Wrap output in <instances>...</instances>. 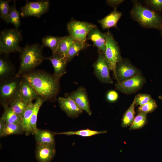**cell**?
I'll return each mask as SVG.
<instances>
[{"label":"cell","mask_w":162,"mask_h":162,"mask_svg":"<svg viewBox=\"0 0 162 162\" xmlns=\"http://www.w3.org/2000/svg\"><path fill=\"white\" fill-rule=\"evenodd\" d=\"M38 96L46 100L54 97L59 88V80L44 72L36 71L23 75Z\"/></svg>","instance_id":"cell-1"},{"label":"cell","mask_w":162,"mask_h":162,"mask_svg":"<svg viewBox=\"0 0 162 162\" xmlns=\"http://www.w3.org/2000/svg\"><path fill=\"white\" fill-rule=\"evenodd\" d=\"M133 6L130 12L132 19L142 26L162 30V16L142 5L137 1H133Z\"/></svg>","instance_id":"cell-2"},{"label":"cell","mask_w":162,"mask_h":162,"mask_svg":"<svg viewBox=\"0 0 162 162\" xmlns=\"http://www.w3.org/2000/svg\"><path fill=\"white\" fill-rule=\"evenodd\" d=\"M43 48L41 45L38 44H27L22 48L20 52V67L16 76L19 77L23 73L32 70L41 63L45 58L42 54Z\"/></svg>","instance_id":"cell-3"},{"label":"cell","mask_w":162,"mask_h":162,"mask_svg":"<svg viewBox=\"0 0 162 162\" xmlns=\"http://www.w3.org/2000/svg\"><path fill=\"white\" fill-rule=\"evenodd\" d=\"M22 39L21 32L18 29H5L2 31L0 34V54L20 52L22 48L19 46V44Z\"/></svg>","instance_id":"cell-4"},{"label":"cell","mask_w":162,"mask_h":162,"mask_svg":"<svg viewBox=\"0 0 162 162\" xmlns=\"http://www.w3.org/2000/svg\"><path fill=\"white\" fill-rule=\"evenodd\" d=\"M106 37L105 50L104 54L115 78L117 63L122 58L119 46L111 32L109 30L105 33Z\"/></svg>","instance_id":"cell-5"},{"label":"cell","mask_w":162,"mask_h":162,"mask_svg":"<svg viewBox=\"0 0 162 162\" xmlns=\"http://www.w3.org/2000/svg\"><path fill=\"white\" fill-rule=\"evenodd\" d=\"M96 26L85 21L72 18L67 25V28L70 35L75 41L86 42L89 31Z\"/></svg>","instance_id":"cell-6"},{"label":"cell","mask_w":162,"mask_h":162,"mask_svg":"<svg viewBox=\"0 0 162 162\" xmlns=\"http://www.w3.org/2000/svg\"><path fill=\"white\" fill-rule=\"evenodd\" d=\"M98 51V58L93 66L95 75L101 82L112 84L113 80L110 74V68L109 64L103 53Z\"/></svg>","instance_id":"cell-7"},{"label":"cell","mask_w":162,"mask_h":162,"mask_svg":"<svg viewBox=\"0 0 162 162\" xmlns=\"http://www.w3.org/2000/svg\"><path fill=\"white\" fill-rule=\"evenodd\" d=\"M50 4L49 0L29 1L20 10V15L22 17L34 16L39 17L48 10Z\"/></svg>","instance_id":"cell-8"},{"label":"cell","mask_w":162,"mask_h":162,"mask_svg":"<svg viewBox=\"0 0 162 162\" xmlns=\"http://www.w3.org/2000/svg\"><path fill=\"white\" fill-rule=\"evenodd\" d=\"M146 82V80L141 73L115 85V88L125 94L134 93L141 89Z\"/></svg>","instance_id":"cell-9"},{"label":"cell","mask_w":162,"mask_h":162,"mask_svg":"<svg viewBox=\"0 0 162 162\" xmlns=\"http://www.w3.org/2000/svg\"><path fill=\"white\" fill-rule=\"evenodd\" d=\"M140 73L139 70L128 60L122 58L116 66V79L118 83H120Z\"/></svg>","instance_id":"cell-10"},{"label":"cell","mask_w":162,"mask_h":162,"mask_svg":"<svg viewBox=\"0 0 162 162\" xmlns=\"http://www.w3.org/2000/svg\"><path fill=\"white\" fill-rule=\"evenodd\" d=\"M67 97L72 99L77 105L89 115H91L92 112L91 110L89 103L86 89L80 87L76 90L67 94Z\"/></svg>","instance_id":"cell-11"},{"label":"cell","mask_w":162,"mask_h":162,"mask_svg":"<svg viewBox=\"0 0 162 162\" xmlns=\"http://www.w3.org/2000/svg\"><path fill=\"white\" fill-rule=\"evenodd\" d=\"M58 101L61 108L69 117L76 118L83 112L84 110L69 97H59Z\"/></svg>","instance_id":"cell-12"},{"label":"cell","mask_w":162,"mask_h":162,"mask_svg":"<svg viewBox=\"0 0 162 162\" xmlns=\"http://www.w3.org/2000/svg\"><path fill=\"white\" fill-rule=\"evenodd\" d=\"M55 145L37 144L35 153L39 162H50L55 154Z\"/></svg>","instance_id":"cell-13"},{"label":"cell","mask_w":162,"mask_h":162,"mask_svg":"<svg viewBox=\"0 0 162 162\" xmlns=\"http://www.w3.org/2000/svg\"><path fill=\"white\" fill-rule=\"evenodd\" d=\"M45 58L51 62L54 70L53 75L56 77L59 80L66 73V68L67 62L64 57L54 54Z\"/></svg>","instance_id":"cell-14"},{"label":"cell","mask_w":162,"mask_h":162,"mask_svg":"<svg viewBox=\"0 0 162 162\" xmlns=\"http://www.w3.org/2000/svg\"><path fill=\"white\" fill-rule=\"evenodd\" d=\"M87 39L92 40L98 50L101 51L104 54L106 41L105 33L101 32L96 26L89 31Z\"/></svg>","instance_id":"cell-15"},{"label":"cell","mask_w":162,"mask_h":162,"mask_svg":"<svg viewBox=\"0 0 162 162\" xmlns=\"http://www.w3.org/2000/svg\"><path fill=\"white\" fill-rule=\"evenodd\" d=\"M18 94L28 104L38 97L30 84L25 79L20 83Z\"/></svg>","instance_id":"cell-16"},{"label":"cell","mask_w":162,"mask_h":162,"mask_svg":"<svg viewBox=\"0 0 162 162\" xmlns=\"http://www.w3.org/2000/svg\"><path fill=\"white\" fill-rule=\"evenodd\" d=\"M117 7H115L112 11L105 17L98 21L103 29L111 28H117V23L122 15V13L117 10Z\"/></svg>","instance_id":"cell-17"},{"label":"cell","mask_w":162,"mask_h":162,"mask_svg":"<svg viewBox=\"0 0 162 162\" xmlns=\"http://www.w3.org/2000/svg\"><path fill=\"white\" fill-rule=\"evenodd\" d=\"M18 88L17 83L16 81H12L3 84L0 87L1 98L5 100H10V102L17 95L19 91Z\"/></svg>","instance_id":"cell-18"},{"label":"cell","mask_w":162,"mask_h":162,"mask_svg":"<svg viewBox=\"0 0 162 162\" xmlns=\"http://www.w3.org/2000/svg\"><path fill=\"white\" fill-rule=\"evenodd\" d=\"M34 107V103L32 101L28 103L26 107L22 118V125L24 132L27 135L31 134H34L30 124Z\"/></svg>","instance_id":"cell-19"},{"label":"cell","mask_w":162,"mask_h":162,"mask_svg":"<svg viewBox=\"0 0 162 162\" xmlns=\"http://www.w3.org/2000/svg\"><path fill=\"white\" fill-rule=\"evenodd\" d=\"M34 134L37 144L55 145L54 133L48 130L38 129Z\"/></svg>","instance_id":"cell-20"},{"label":"cell","mask_w":162,"mask_h":162,"mask_svg":"<svg viewBox=\"0 0 162 162\" xmlns=\"http://www.w3.org/2000/svg\"><path fill=\"white\" fill-rule=\"evenodd\" d=\"M28 103L18 94L10 102V107L22 119Z\"/></svg>","instance_id":"cell-21"},{"label":"cell","mask_w":162,"mask_h":162,"mask_svg":"<svg viewBox=\"0 0 162 162\" xmlns=\"http://www.w3.org/2000/svg\"><path fill=\"white\" fill-rule=\"evenodd\" d=\"M90 44L86 42H80L74 41L70 46L65 58L67 62L70 61L79 52L87 47Z\"/></svg>","instance_id":"cell-22"},{"label":"cell","mask_w":162,"mask_h":162,"mask_svg":"<svg viewBox=\"0 0 162 162\" xmlns=\"http://www.w3.org/2000/svg\"><path fill=\"white\" fill-rule=\"evenodd\" d=\"M4 111L1 117L6 123L22 124V119L7 104L3 105Z\"/></svg>","instance_id":"cell-23"},{"label":"cell","mask_w":162,"mask_h":162,"mask_svg":"<svg viewBox=\"0 0 162 162\" xmlns=\"http://www.w3.org/2000/svg\"><path fill=\"white\" fill-rule=\"evenodd\" d=\"M74 41L73 38L69 35L62 37L55 54L61 56L65 58L69 49Z\"/></svg>","instance_id":"cell-24"},{"label":"cell","mask_w":162,"mask_h":162,"mask_svg":"<svg viewBox=\"0 0 162 162\" xmlns=\"http://www.w3.org/2000/svg\"><path fill=\"white\" fill-rule=\"evenodd\" d=\"M62 37L48 35L42 39L41 46L49 48L51 50L52 54L55 53L58 49L59 43Z\"/></svg>","instance_id":"cell-25"},{"label":"cell","mask_w":162,"mask_h":162,"mask_svg":"<svg viewBox=\"0 0 162 162\" xmlns=\"http://www.w3.org/2000/svg\"><path fill=\"white\" fill-rule=\"evenodd\" d=\"M16 5V1L14 0V4L10 6L9 14L6 22L13 24L15 28L18 29L21 24L20 14L17 10Z\"/></svg>","instance_id":"cell-26"},{"label":"cell","mask_w":162,"mask_h":162,"mask_svg":"<svg viewBox=\"0 0 162 162\" xmlns=\"http://www.w3.org/2000/svg\"><path fill=\"white\" fill-rule=\"evenodd\" d=\"M45 100V99L38 96L36 99V101L34 103V107L30 120V124L34 134L38 129L37 128V122L39 110Z\"/></svg>","instance_id":"cell-27"},{"label":"cell","mask_w":162,"mask_h":162,"mask_svg":"<svg viewBox=\"0 0 162 162\" xmlns=\"http://www.w3.org/2000/svg\"><path fill=\"white\" fill-rule=\"evenodd\" d=\"M106 130L96 131L89 129L80 130L76 131H69L60 133L55 132L56 134H64L68 135H76L82 137H89L96 135L106 133Z\"/></svg>","instance_id":"cell-28"},{"label":"cell","mask_w":162,"mask_h":162,"mask_svg":"<svg viewBox=\"0 0 162 162\" xmlns=\"http://www.w3.org/2000/svg\"><path fill=\"white\" fill-rule=\"evenodd\" d=\"M135 104L134 100L132 104L124 114L122 120V126L123 127L130 126L135 118Z\"/></svg>","instance_id":"cell-29"},{"label":"cell","mask_w":162,"mask_h":162,"mask_svg":"<svg viewBox=\"0 0 162 162\" xmlns=\"http://www.w3.org/2000/svg\"><path fill=\"white\" fill-rule=\"evenodd\" d=\"M24 132L22 124L5 123L2 136L13 134H19Z\"/></svg>","instance_id":"cell-30"},{"label":"cell","mask_w":162,"mask_h":162,"mask_svg":"<svg viewBox=\"0 0 162 162\" xmlns=\"http://www.w3.org/2000/svg\"><path fill=\"white\" fill-rule=\"evenodd\" d=\"M147 122V114L142 112L138 113L130 126V129L136 130L140 129L143 127Z\"/></svg>","instance_id":"cell-31"},{"label":"cell","mask_w":162,"mask_h":162,"mask_svg":"<svg viewBox=\"0 0 162 162\" xmlns=\"http://www.w3.org/2000/svg\"><path fill=\"white\" fill-rule=\"evenodd\" d=\"M157 107L156 102L152 98L146 104L140 106L138 109V113L142 112L147 114L154 111Z\"/></svg>","instance_id":"cell-32"},{"label":"cell","mask_w":162,"mask_h":162,"mask_svg":"<svg viewBox=\"0 0 162 162\" xmlns=\"http://www.w3.org/2000/svg\"><path fill=\"white\" fill-rule=\"evenodd\" d=\"M10 0H0V15L1 18L5 22L8 16L10 6L9 3Z\"/></svg>","instance_id":"cell-33"},{"label":"cell","mask_w":162,"mask_h":162,"mask_svg":"<svg viewBox=\"0 0 162 162\" xmlns=\"http://www.w3.org/2000/svg\"><path fill=\"white\" fill-rule=\"evenodd\" d=\"M144 2L152 10L157 12L162 11V0H146Z\"/></svg>","instance_id":"cell-34"},{"label":"cell","mask_w":162,"mask_h":162,"mask_svg":"<svg viewBox=\"0 0 162 162\" xmlns=\"http://www.w3.org/2000/svg\"><path fill=\"white\" fill-rule=\"evenodd\" d=\"M152 98L150 95L147 94H139L136 95L134 100L135 106H142L148 102Z\"/></svg>","instance_id":"cell-35"},{"label":"cell","mask_w":162,"mask_h":162,"mask_svg":"<svg viewBox=\"0 0 162 162\" xmlns=\"http://www.w3.org/2000/svg\"><path fill=\"white\" fill-rule=\"evenodd\" d=\"M11 67L8 62L4 58L0 59V76H2L8 73Z\"/></svg>","instance_id":"cell-36"},{"label":"cell","mask_w":162,"mask_h":162,"mask_svg":"<svg viewBox=\"0 0 162 162\" xmlns=\"http://www.w3.org/2000/svg\"><path fill=\"white\" fill-rule=\"evenodd\" d=\"M118 98V94L115 91L111 90L108 92L106 94V98L109 101L113 102L116 101Z\"/></svg>","instance_id":"cell-37"},{"label":"cell","mask_w":162,"mask_h":162,"mask_svg":"<svg viewBox=\"0 0 162 162\" xmlns=\"http://www.w3.org/2000/svg\"><path fill=\"white\" fill-rule=\"evenodd\" d=\"M124 1L123 0H108L106 1V3L109 5L113 7L117 6L122 4Z\"/></svg>","instance_id":"cell-38"},{"label":"cell","mask_w":162,"mask_h":162,"mask_svg":"<svg viewBox=\"0 0 162 162\" xmlns=\"http://www.w3.org/2000/svg\"><path fill=\"white\" fill-rule=\"evenodd\" d=\"M5 122L1 118L0 119V136L2 137L5 127Z\"/></svg>","instance_id":"cell-39"},{"label":"cell","mask_w":162,"mask_h":162,"mask_svg":"<svg viewBox=\"0 0 162 162\" xmlns=\"http://www.w3.org/2000/svg\"><path fill=\"white\" fill-rule=\"evenodd\" d=\"M158 98L161 100H162V95L159 96H158Z\"/></svg>","instance_id":"cell-40"},{"label":"cell","mask_w":162,"mask_h":162,"mask_svg":"<svg viewBox=\"0 0 162 162\" xmlns=\"http://www.w3.org/2000/svg\"><path fill=\"white\" fill-rule=\"evenodd\" d=\"M160 35H161L162 36V30L161 31Z\"/></svg>","instance_id":"cell-41"}]
</instances>
